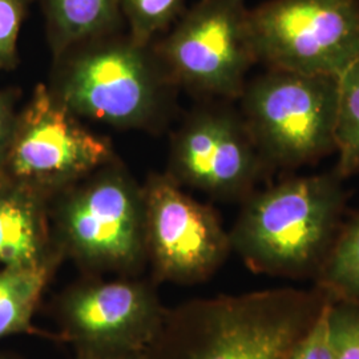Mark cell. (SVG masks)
Segmentation results:
<instances>
[{"instance_id":"ba28073f","label":"cell","mask_w":359,"mask_h":359,"mask_svg":"<svg viewBox=\"0 0 359 359\" xmlns=\"http://www.w3.org/2000/svg\"><path fill=\"white\" fill-rule=\"evenodd\" d=\"M249 25L268 68L339 77L359 59V0H269Z\"/></svg>"},{"instance_id":"8992f818","label":"cell","mask_w":359,"mask_h":359,"mask_svg":"<svg viewBox=\"0 0 359 359\" xmlns=\"http://www.w3.org/2000/svg\"><path fill=\"white\" fill-rule=\"evenodd\" d=\"M152 50L176 87L222 100L241 97L257 63L245 0H200Z\"/></svg>"},{"instance_id":"5bb4252c","label":"cell","mask_w":359,"mask_h":359,"mask_svg":"<svg viewBox=\"0 0 359 359\" xmlns=\"http://www.w3.org/2000/svg\"><path fill=\"white\" fill-rule=\"evenodd\" d=\"M60 264L53 261L32 268L0 265V339L32 334L60 341L59 335L39 330L32 323L43 293Z\"/></svg>"},{"instance_id":"7402d4cb","label":"cell","mask_w":359,"mask_h":359,"mask_svg":"<svg viewBox=\"0 0 359 359\" xmlns=\"http://www.w3.org/2000/svg\"><path fill=\"white\" fill-rule=\"evenodd\" d=\"M144 351L77 348L75 359H144Z\"/></svg>"},{"instance_id":"52a82bcc","label":"cell","mask_w":359,"mask_h":359,"mask_svg":"<svg viewBox=\"0 0 359 359\" xmlns=\"http://www.w3.org/2000/svg\"><path fill=\"white\" fill-rule=\"evenodd\" d=\"M114 160L111 142L81 126L77 116L40 84L16 116L0 177L52 201Z\"/></svg>"},{"instance_id":"9c48e42d","label":"cell","mask_w":359,"mask_h":359,"mask_svg":"<svg viewBox=\"0 0 359 359\" xmlns=\"http://www.w3.org/2000/svg\"><path fill=\"white\" fill-rule=\"evenodd\" d=\"M145 243L154 283H205L231 253L229 231L212 206L196 201L169 175L142 187Z\"/></svg>"},{"instance_id":"4fadbf2b","label":"cell","mask_w":359,"mask_h":359,"mask_svg":"<svg viewBox=\"0 0 359 359\" xmlns=\"http://www.w3.org/2000/svg\"><path fill=\"white\" fill-rule=\"evenodd\" d=\"M53 57L92 39L116 34L123 22L118 0H40Z\"/></svg>"},{"instance_id":"6da1fadb","label":"cell","mask_w":359,"mask_h":359,"mask_svg":"<svg viewBox=\"0 0 359 359\" xmlns=\"http://www.w3.org/2000/svg\"><path fill=\"white\" fill-rule=\"evenodd\" d=\"M329 301L316 286L192 299L167 309L144 359H285Z\"/></svg>"},{"instance_id":"5b68a950","label":"cell","mask_w":359,"mask_h":359,"mask_svg":"<svg viewBox=\"0 0 359 359\" xmlns=\"http://www.w3.org/2000/svg\"><path fill=\"white\" fill-rule=\"evenodd\" d=\"M240 99L270 169L302 167L335 152L338 77L269 68L246 83Z\"/></svg>"},{"instance_id":"ffe728a7","label":"cell","mask_w":359,"mask_h":359,"mask_svg":"<svg viewBox=\"0 0 359 359\" xmlns=\"http://www.w3.org/2000/svg\"><path fill=\"white\" fill-rule=\"evenodd\" d=\"M330 302L332 298L322 310L318 320L299 338L285 359H334L329 329Z\"/></svg>"},{"instance_id":"d6986e66","label":"cell","mask_w":359,"mask_h":359,"mask_svg":"<svg viewBox=\"0 0 359 359\" xmlns=\"http://www.w3.org/2000/svg\"><path fill=\"white\" fill-rule=\"evenodd\" d=\"M32 0H0V69L18 63V38Z\"/></svg>"},{"instance_id":"3957f363","label":"cell","mask_w":359,"mask_h":359,"mask_svg":"<svg viewBox=\"0 0 359 359\" xmlns=\"http://www.w3.org/2000/svg\"><path fill=\"white\" fill-rule=\"evenodd\" d=\"M151 47L116 34L81 43L55 59L48 88L77 117L116 128L154 127L176 86Z\"/></svg>"},{"instance_id":"ac0fdd59","label":"cell","mask_w":359,"mask_h":359,"mask_svg":"<svg viewBox=\"0 0 359 359\" xmlns=\"http://www.w3.org/2000/svg\"><path fill=\"white\" fill-rule=\"evenodd\" d=\"M329 329L334 359H359V304L332 299Z\"/></svg>"},{"instance_id":"8fae6325","label":"cell","mask_w":359,"mask_h":359,"mask_svg":"<svg viewBox=\"0 0 359 359\" xmlns=\"http://www.w3.org/2000/svg\"><path fill=\"white\" fill-rule=\"evenodd\" d=\"M60 341L75 348L144 351L158 333L167 308L154 283L139 277L88 276L56 298Z\"/></svg>"},{"instance_id":"2e32d148","label":"cell","mask_w":359,"mask_h":359,"mask_svg":"<svg viewBox=\"0 0 359 359\" xmlns=\"http://www.w3.org/2000/svg\"><path fill=\"white\" fill-rule=\"evenodd\" d=\"M335 152L342 179L359 175V59L338 77Z\"/></svg>"},{"instance_id":"277c9868","label":"cell","mask_w":359,"mask_h":359,"mask_svg":"<svg viewBox=\"0 0 359 359\" xmlns=\"http://www.w3.org/2000/svg\"><path fill=\"white\" fill-rule=\"evenodd\" d=\"M53 243L88 276L139 277L148 264L144 193L111 163L51 201Z\"/></svg>"},{"instance_id":"e0dca14e","label":"cell","mask_w":359,"mask_h":359,"mask_svg":"<svg viewBox=\"0 0 359 359\" xmlns=\"http://www.w3.org/2000/svg\"><path fill=\"white\" fill-rule=\"evenodd\" d=\"M184 0H118L121 15L129 26V38L149 47L154 39L170 26Z\"/></svg>"},{"instance_id":"9a60e30c","label":"cell","mask_w":359,"mask_h":359,"mask_svg":"<svg viewBox=\"0 0 359 359\" xmlns=\"http://www.w3.org/2000/svg\"><path fill=\"white\" fill-rule=\"evenodd\" d=\"M313 286L333 301L359 304V210L344 219Z\"/></svg>"},{"instance_id":"7a4b0ae2","label":"cell","mask_w":359,"mask_h":359,"mask_svg":"<svg viewBox=\"0 0 359 359\" xmlns=\"http://www.w3.org/2000/svg\"><path fill=\"white\" fill-rule=\"evenodd\" d=\"M344 181L333 169L255 191L229 231L231 252L257 274L313 283L346 217Z\"/></svg>"},{"instance_id":"603a6c76","label":"cell","mask_w":359,"mask_h":359,"mask_svg":"<svg viewBox=\"0 0 359 359\" xmlns=\"http://www.w3.org/2000/svg\"><path fill=\"white\" fill-rule=\"evenodd\" d=\"M0 359H22L13 354H8V353H0Z\"/></svg>"},{"instance_id":"30bf717a","label":"cell","mask_w":359,"mask_h":359,"mask_svg":"<svg viewBox=\"0 0 359 359\" xmlns=\"http://www.w3.org/2000/svg\"><path fill=\"white\" fill-rule=\"evenodd\" d=\"M270 168L244 117L224 105L196 109L175 135L169 176L219 201H244Z\"/></svg>"},{"instance_id":"7c38bea8","label":"cell","mask_w":359,"mask_h":359,"mask_svg":"<svg viewBox=\"0 0 359 359\" xmlns=\"http://www.w3.org/2000/svg\"><path fill=\"white\" fill-rule=\"evenodd\" d=\"M63 259L53 243L51 201L0 177V265L32 268Z\"/></svg>"},{"instance_id":"44dd1931","label":"cell","mask_w":359,"mask_h":359,"mask_svg":"<svg viewBox=\"0 0 359 359\" xmlns=\"http://www.w3.org/2000/svg\"><path fill=\"white\" fill-rule=\"evenodd\" d=\"M18 112H15V93L0 90V169L13 137Z\"/></svg>"}]
</instances>
